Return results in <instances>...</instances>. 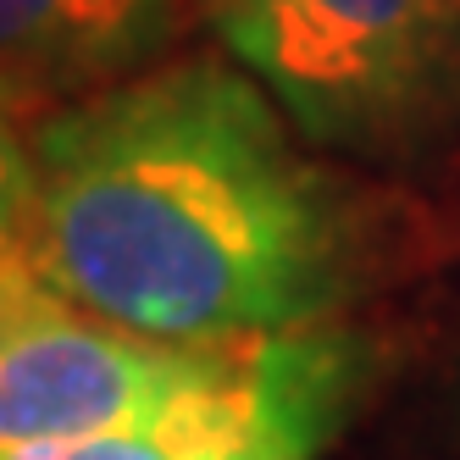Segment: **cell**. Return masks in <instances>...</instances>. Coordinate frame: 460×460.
Masks as SVG:
<instances>
[{"instance_id": "obj_1", "label": "cell", "mask_w": 460, "mask_h": 460, "mask_svg": "<svg viewBox=\"0 0 460 460\" xmlns=\"http://www.w3.org/2000/svg\"><path fill=\"white\" fill-rule=\"evenodd\" d=\"M56 300L167 344L322 327L367 267L349 189L244 67L189 56L28 122Z\"/></svg>"}, {"instance_id": "obj_2", "label": "cell", "mask_w": 460, "mask_h": 460, "mask_svg": "<svg viewBox=\"0 0 460 460\" xmlns=\"http://www.w3.org/2000/svg\"><path fill=\"white\" fill-rule=\"evenodd\" d=\"M316 150L411 155L460 122V0H194Z\"/></svg>"}, {"instance_id": "obj_3", "label": "cell", "mask_w": 460, "mask_h": 460, "mask_svg": "<svg viewBox=\"0 0 460 460\" xmlns=\"http://www.w3.org/2000/svg\"><path fill=\"white\" fill-rule=\"evenodd\" d=\"M360 349L333 327L244 339L227 367L161 411L0 460H311L355 400Z\"/></svg>"}, {"instance_id": "obj_4", "label": "cell", "mask_w": 460, "mask_h": 460, "mask_svg": "<svg viewBox=\"0 0 460 460\" xmlns=\"http://www.w3.org/2000/svg\"><path fill=\"white\" fill-rule=\"evenodd\" d=\"M234 344H167L67 300L0 333V455L139 421L227 367Z\"/></svg>"}, {"instance_id": "obj_5", "label": "cell", "mask_w": 460, "mask_h": 460, "mask_svg": "<svg viewBox=\"0 0 460 460\" xmlns=\"http://www.w3.org/2000/svg\"><path fill=\"white\" fill-rule=\"evenodd\" d=\"M183 0H0V106L34 122L145 73Z\"/></svg>"}, {"instance_id": "obj_6", "label": "cell", "mask_w": 460, "mask_h": 460, "mask_svg": "<svg viewBox=\"0 0 460 460\" xmlns=\"http://www.w3.org/2000/svg\"><path fill=\"white\" fill-rule=\"evenodd\" d=\"M28 183H34L28 122L0 106V333L56 305V294L34 267V244H28Z\"/></svg>"}]
</instances>
